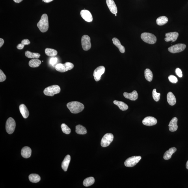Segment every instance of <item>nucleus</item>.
I'll return each mask as SVG.
<instances>
[{"mask_svg": "<svg viewBox=\"0 0 188 188\" xmlns=\"http://www.w3.org/2000/svg\"><path fill=\"white\" fill-rule=\"evenodd\" d=\"M67 106L71 113L73 114L80 113L83 111L84 108V105L78 101H72L68 103Z\"/></svg>", "mask_w": 188, "mask_h": 188, "instance_id": "obj_1", "label": "nucleus"}, {"mask_svg": "<svg viewBox=\"0 0 188 188\" xmlns=\"http://www.w3.org/2000/svg\"><path fill=\"white\" fill-rule=\"evenodd\" d=\"M37 26L40 31L45 32L48 31L49 27L48 17L47 14L42 15L39 22L37 24Z\"/></svg>", "mask_w": 188, "mask_h": 188, "instance_id": "obj_2", "label": "nucleus"}, {"mask_svg": "<svg viewBox=\"0 0 188 188\" xmlns=\"http://www.w3.org/2000/svg\"><path fill=\"white\" fill-rule=\"evenodd\" d=\"M61 88L59 86L53 85L48 86L44 90V94L47 96H53L54 95L59 93Z\"/></svg>", "mask_w": 188, "mask_h": 188, "instance_id": "obj_3", "label": "nucleus"}, {"mask_svg": "<svg viewBox=\"0 0 188 188\" xmlns=\"http://www.w3.org/2000/svg\"><path fill=\"white\" fill-rule=\"evenodd\" d=\"M142 39L148 44H153L157 42V38L154 34L148 32H144L141 35Z\"/></svg>", "mask_w": 188, "mask_h": 188, "instance_id": "obj_4", "label": "nucleus"}, {"mask_svg": "<svg viewBox=\"0 0 188 188\" xmlns=\"http://www.w3.org/2000/svg\"><path fill=\"white\" fill-rule=\"evenodd\" d=\"M74 67L72 63L67 62L64 64H58L55 66V69L58 72L64 73L72 70Z\"/></svg>", "mask_w": 188, "mask_h": 188, "instance_id": "obj_5", "label": "nucleus"}, {"mask_svg": "<svg viewBox=\"0 0 188 188\" xmlns=\"http://www.w3.org/2000/svg\"><path fill=\"white\" fill-rule=\"evenodd\" d=\"M16 127V123L12 118H8L6 121V132L9 134L14 133Z\"/></svg>", "mask_w": 188, "mask_h": 188, "instance_id": "obj_6", "label": "nucleus"}, {"mask_svg": "<svg viewBox=\"0 0 188 188\" xmlns=\"http://www.w3.org/2000/svg\"><path fill=\"white\" fill-rule=\"evenodd\" d=\"M142 159L140 156H133L127 159L124 162V165L127 167H132L139 163Z\"/></svg>", "mask_w": 188, "mask_h": 188, "instance_id": "obj_7", "label": "nucleus"}, {"mask_svg": "<svg viewBox=\"0 0 188 188\" xmlns=\"http://www.w3.org/2000/svg\"><path fill=\"white\" fill-rule=\"evenodd\" d=\"M114 139V136L111 133L106 134L102 138L101 142V146L105 148L109 146Z\"/></svg>", "mask_w": 188, "mask_h": 188, "instance_id": "obj_8", "label": "nucleus"}, {"mask_svg": "<svg viewBox=\"0 0 188 188\" xmlns=\"http://www.w3.org/2000/svg\"><path fill=\"white\" fill-rule=\"evenodd\" d=\"M81 44L82 47L84 51L89 50L91 47L90 37L87 35H84L82 37Z\"/></svg>", "mask_w": 188, "mask_h": 188, "instance_id": "obj_9", "label": "nucleus"}, {"mask_svg": "<svg viewBox=\"0 0 188 188\" xmlns=\"http://www.w3.org/2000/svg\"><path fill=\"white\" fill-rule=\"evenodd\" d=\"M186 45L183 44H178L170 46L168 50L170 53H176L181 52L184 50Z\"/></svg>", "mask_w": 188, "mask_h": 188, "instance_id": "obj_10", "label": "nucleus"}, {"mask_svg": "<svg viewBox=\"0 0 188 188\" xmlns=\"http://www.w3.org/2000/svg\"><path fill=\"white\" fill-rule=\"evenodd\" d=\"M105 71V67L103 66H99L95 69L94 73V76L95 81L97 82L100 81L101 76L104 73Z\"/></svg>", "mask_w": 188, "mask_h": 188, "instance_id": "obj_11", "label": "nucleus"}, {"mask_svg": "<svg viewBox=\"0 0 188 188\" xmlns=\"http://www.w3.org/2000/svg\"><path fill=\"white\" fill-rule=\"evenodd\" d=\"M179 36L178 32H170L166 34V37L165 38L166 42L172 41L174 42L178 39Z\"/></svg>", "mask_w": 188, "mask_h": 188, "instance_id": "obj_12", "label": "nucleus"}, {"mask_svg": "<svg viewBox=\"0 0 188 188\" xmlns=\"http://www.w3.org/2000/svg\"><path fill=\"white\" fill-rule=\"evenodd\" d=\"M142 124L146 126H152L156 124L157 120L156 118L152 116H148L142 120Z\"/></svg>", "mask_w": 188, "mask_h": 188, "instance_id": "obj_13", "label": "nucleus"}, {"mask_svg": "<svg viewBox=\"0 0 188 188\" xmlns=\"http://www.w3.org/2000/svg\"><path fill=\"white\" fill-rule=\"evenodd\" d=\"M81 16L84 20L88 22H91L93 20V17L91 13L87 10H84L81 12Z\"/></svg>", "mask_w": 188, "mask_h": 188, "instance_id": "obj_14", "label": "nucleus"}, {"mask_svg": "<svg viewBox=\"0 0 188 188\" xmlns=\"http://www.w3.org/2000/svg\"><path fill=\"white\" fill-rule=\"evenodd\" d=\"M106 3L110 11L112 13L116 14L118 12V9L113 0H106Z\"/></svg>", "mask_w": 188, "mask_h": 188, "instance_id": "obj_15", "label": "nucleus"}, {"mask_svg": "<svg viewBox=\"0 0 188 188\" xmlns=\"http://www.w3.org/2000/svg\"><path fill=\"white\" fill-rule=\"evenodd\" d=\"M178 119L175 117L172 119L170 122L168 126L169 127V130L171 132H175L178 130Z\"/></svg>", "mask_w": 188, "mask_h": 188, "instance_id": "obj_16", "label": "nucleus"}, {"mask_svg": "<svg viewBox=\"0 0 188 188\" xmlns=\"http://www.w3.org/2000/svg\"><path fill=\"white\" fill-rule=\"evenodd\" d=\"M21 154L24 158L27 159L31 157V150L28 147H23L22 149Z\"/></svg>", "mask_w": 188, "mask_h": 188, "instance_id": "obj_17", "label": "nucleus"}, {"mask_svg": "<svg viewBox=\"0 0 188 188\" xmlns=\"http://www.w3.org/2000/svg\"><path fill=\"white\" fill-rule=\"evenodd\" d=\"M124 96L125 98L132 101L136 100L138 98V94L137 91L135 90L131 93L125 92L124 94Z\"/></svg>", "mask_w": 188, "mask_h": 188, "instance_id": "obj_18", "label": "nucleus"}, {"mask_svg": "<svg viewBox=\"0 0 188 188\" xmlns=\"http://www.w3.org/2000/svg\"><path fill=\"white\" fill-rule=\"evenodd\" d=\"M19 110L22 115L23 118H27L29 116V112L27 107L25 105L23 104H22L19 106Z\"/></svg>", "mask_w": 188, "mask_h": 188, "instance_id": "obj_19", "label": "nucleus"}, {"mask_svg": "<svg viewBox=\"0 0 188 188\" xmlns=\"http://www.w3.org/2000/svg\"><path fill=\"white\" fill-rule=\"evenodd\" d=\"M71 157L70 155H68L65 157L64 161L62 163V168L64 172L67 170L69 164L70 163Z\"/></svg>", "mask_w": 188, "mask_h": 188, "instance_id": "obj_20", "label": "nucleus"}, {"mask_svg": "<svg viewBox=\"0 0 188 188\" xmlns=\"http://www.w3.org/2000/svg\"><path fill=\"white\" fill-rule=\"evenodd\" d=\"M167 100L169 104L171 106H174L176 103V97L172 92H170L168 94Z\"/></svg>", "mask_w": 188, "mask_h": 188, "instance_id": "obj_21", "label": "nucleus"}, {"mask_svg": "<svg viewBox=\"0 0 188 188\" xmlns=\"http://www.w3.org/2000/svg\"><path fill=\"white\" fill-rule=\"evenodd\" d=\"M177 149L175 148H171L168 151H166L164 154L163 158L165 160H169L171 158L172 155L176 152Z\"/></svg>", "mask_w": 188, "mask_h": 188, "instance_id": "obj_22", "label": "nucleus"}, {"mask_svg": "<svg viewBox=\"0 0 188 188\" xmlns=\"http://www.w3.org/2000/svg\"><path fill=\"white\" fill-rule=\"evenodd\" d=\"M113 44L118 47L120 52L121 53H124L125 51V49L124 46H123L117 38H113L112 39Z\"/></svg>", "mask_w": 188, "mask_h": 188, "instance_id": "obj_23", "label": "nucleus"}, {"mask_svg": "<svg viewBox=\"0 0 188 188\" xmlns=\"http://www.w3.org/2000/svg\"><path fill=\"white\" fill-rule=\"evenodd\" d=\"M113 103L114 104L117 106L122 111H126L128 109V105L122 101L114 100Z\"/></svg>", "mask_w": 188, "mask_h": 188, "instance_id": "obj_24", "label": "nucleus"}, {"mask_svg": "<svg viewBox=\"0 0 188 188\" xmlns=\"http://www.w3.org/2000/svg\"><path fill=\"white\" fill-rule=\"evenodd\" d=\"M76 132L79 135H85L87 133L85 127L81 125H78L76 127Z\"/></svg>", "mask_w": 188, "mask_h": 188, "instance_id": "obj_25", "label": "nucleus"}, {"mask_svg": "<svg viewBox=\"0 0 188 188\" xmlns=\"http://www.w3.org/2000/svg\"><path fill=\"white\" fill-rule=\"evenodd\" d=\"M41 64V61L38 59H33L29 61V65L32 68L38 67Z\"/></svg>", "mask_w": 188, "mask_h": 188, "instance_id": "obj_26", "label": "nucleus"}, {"mask_svg": "<svg viewBox=\"0 0 188 188\" xmlns=\"http://www.w3.org/2000/svg\"><path fill=\"white\" fill-rule=\"evenodd\" d=\"M25 55L27 57L31 59H38L40 58V55L38 53H32L28 51L25 52Z\"/></svg>", "mask_w": 188, "mask_h": 188, "instance_id": "obj_27", "label": "nucleus"}, {"mask_svg": "<svg viewBox=\"0 0 188 188\" xmlns=\"http://www.w3.org/2000/svg\"><path fill=\"white\" fill-rule=\"evenodd\" d=\"M168 22V18L165 16H161L157 19L156 22L159 25H163L167 23Z\"/></svg>", "mask_w": 188, "mask_h": 188, "instance_id": "obj_28", "label": "nucleus"}, {"mask_svg": "<svg viewBox=\"0 0 188 188\" xmlns=\"http://www.w3.org/2000/svg\"><path fill=\"white\" fill-rule=\"evenodd\" d=\"M29 180L31 182L37 183L40 180V177L39 175L36 174H31L29 176Z\"/></svg>", "mask_w": 188, "mask_h": 188, "instance_id": "obj_29", "label": "nucleus"}, {"mask_svg": "<svg viewBox=\"0 0 188 188\" xmlns=\"http://www.w3.org/2000/svg\"><path fill=\"white\" fill-rule=\"evenodd\" d=\"M145 76L147 81L149 82L152 81L153 78V74L152 71L150 69H146L144 72Z\"/></svg>", "mask_w": 188, "mask_h": 188, "instance_id": "obj_30", "label": "nucleus"}, {"mask_svg": "<svg viewBox=\"0 0 188 188\" xmlns=\"http://www.w3.org/2000/svg\"><path fill=\"white\" fill-rule=\"evenodd\" d=\"M94 182V178L93 177H89L84 181L83 184L85 187H90L93 184Z\"/></svg>", "mask_w": 188, "mask_h": 188, "instance_id": "obj_31", "label": "nucleus"}, {"mask_svg": "<svg viewBox=\"0 0 188 188\" xmlns=\"http://www.w3.org/2000/svg\"><path fill=\"white\" fill-rule=\"evenodd\" d=\"M45 53L49 57H53L57 55L58 52L55 49L47 48L45 49Z\"/></svg>", "mask_w": 188, "mask_h": 188, "instance_id": "obj_32", "label": "nucleus"}, {"mask_svg": "<svg viewBox=\"0 0 188 188\" xmlns=\"http://www.w3.org/2000/svg\"><path fill=\"white\" fill-rule=\"evenodd\" d=\"M61 128L63 132L66 134H69L71 133V129L65 124H61Z\"/></svg>", "mask_w": 188, "mask_h": 188, "instance_id": "obj_33", "label": "nucleus"}, {"mask_svg": "<svg viewBox=\"0 0 188 188\" xmlns=\"http://www.w3.org/2000/svg\"><path fill=\"white\" fill-rule=\"evenodd\" d=\"M160 95V94L158 93L157 92L156 89H154L153 90L152 92L153 98L155 101L157 102L159 100Z\"/></svg>", "mask_w": 188, "mask_h": 188, "instance_id": "obj_34", "label": "nucleus"}, {"mask_svg": "<svg viewBox=\"0 0 188 188\" xmlns=\"http://www.w3.org/2000/svg\"><path fill=\"white\" fill-rule=\"evenodd\" d=\"M168 79L170 82L172 83H176L178 82V79L174 75H170L168 77Z\"/></svg>", "mask_w": 188, "mask_h": 188, "instance_id": "obj_35", "label": "nucleus"}, {"mask_svg": "<svg viewBox=\"0 0 188 188\" xmlns=\"http://www.w3.org/2000/svg\"><path fill=\"white\" fill-rule=\"evenodd\" d=\"M58 58L56 57H52L51 58L50 60H49V64H50L52 66L54 67L55 65L57 64L58 61Z\"/></svg>", "mask_w": 188, "mask_h": 188, "instance_id": "obj_36", "label": "nucleus"}, {"mask_svg": "<svg viewBox=\"0 0 188 188\" xmlns=\"http://www.w3.org/2000/svg\"><path fill=\"white\" fill-rule=\"evenodd\" d=\"M6 79V77L5 75L1 70H0V82H1L5 81Z\"/></svg>", "mask_w": 188, "mask_h": 188, "instance_id": "obj_37", "label": "nucleus"}, {"mask_svg": "<svg viewBox=\"0 0 188 188\" xmlns=\"http://www.w3.org/2000/svg\"><path fill=\"white\" fill-rule=\"evenodd\" d=\"M175 72L176 74L179 77H181L183 76L182 72L180 68H176Z\"/></svg>", "mask_w": 188, "mask_h": 188, "instance_id": "obj_38", "label": "nucleus"}, {"mask_svg": "<svg viewBox=\"0 0 188 188\" xmlns=\"http://www.w3.org/2000/svg\"><path fill=\"white\" fill-rule=\"evenodd\" d=\"M31 42H30L29 40L28 39H24L22 41L21 44L23 45H28L30 44Z\"/></svg>", "mask_w": 188, "mask_h": 188, "instance_id": "obj_39", "label": "nucleus"}, {"mask_svg": "<svg viewBox=\"0 0 188 188\" xmlns=\"http://www.w3.org/2000/svg\"><path fill=\"white\" fill-rule=\"evenodd\" d=\"M24 45L22 44L21 43V44H19L17 46V48L18 49H23L24 47Z\"/></svg>", "mask_w": 188, "mask_h": 188, "instance_id": "obj_40", "label": "nucleus"}, {"mask_svg": "<svg viewBox=\"0 0 188 188\" xmlns=\"http://www.w3.org/2000/svg\"><path fill=\"white\" fill-rule=\"evenodd\" d=\"M4 41L3 39L0 38V47H1L4 44Z\"/></svg>", "mask_w": 188, "mask_h": 188, "instance_id": "obj_41", "label": "nucleus"}, {"mask_svg": "<svg viewBox=\"0 0 188 188\" xmlns=\"http://www.w3.org/2000/svg\"><path fill=\"white\" fill-rule=\"evenodd\" d=\"M53 1V0H43V1H44L45 3H49Z\"/></svg>", "mask_w": 188, "mask_h": 188, "instance_id": "obj_42", "label": "nucleus"}, {"mask_svg": "<svg viewBox=\"0 0 188 188\" xmlns=\"http://www.w3.org/2000/svg\"><path fill=\"white\" fill-rule=\"evenodd\" d=\"M13 1L16 3H20L23 0H13Z\"/></svg>", "mask_w": 188, "mask_h": 188, "instance_id": "obj_43", "label": "nucleus"}, {"mask_svg": "<svg viewBox=\"0 0 188 188\" xmlns=\"http://www.w3.org/2000/svg\"><path fill=\"white\" fill-rule=\"evenodd\" d=\"M186 168L188 170V160L186 163Z\"/></svg>", "mask_w": 188, "mask_h": 188, "instance_id": "obj_44", "label": "nucleus"}, {"mask_svg": "<svg viewBox=\"0 0 188 188\" xmlns=\"http://www.w3.org/2000/svg\"><path fill=\"white\" fill-rule=\"evenodd\" d=\"M117 16V15L115 14V16Z\"/></svg>", "mask_w": 188, "mask_h": 188, "instance_id": "obj_45", "label": "nucleus"}]
</instances>
